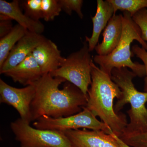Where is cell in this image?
Here are the masks:
<instances>
[{"mask_svg": "<svg viewBox=\"0 0 147 147\" xmlns=\"http://www.w3.org/2000/svg\"><path fill=\"white\" fill-rule=\"evenodd\" d=\"M33 85L36 94L31 105L32 121L43 116L58 118L73 115L87 106L88 96L63 78L45 74Z\"/></svg>", "mask_w": 147, "mask_h": 147, "instance_id": "cell-1", "label": "cell"}, {"mask_svg": "<svg viewBox=\"0 0 147 147\" xmlns=\"http://www.w3.org/2000/svg\"><path fill=\"white\" fill-rule=\"evenodd\" d=\"M91 74L92 83L86 107L119 137L128 124L125 115L117 113L114 109V100L121 98V91L111 76L102 71L94 62L91 64Z\"/></svg>", "mask_w": 147, "mask_h": 147, "instance_id": "cell-2", "label": "cell"}, {"mask_svg": "<svg viewBox=\"0 0 147 147\" xmlns=\"http://www.w3.org/2000/svg\"><path fill=\"white\" fill-rule=\"evenodd\" d=\"M137 76L125 67L114 68L111 73V79L122 92L121 98L114 106L115 111L119 113L128 103L131 107L127 111L129 122L120 137L147 131V92H140L135 88L132 81Z\"/></svg>", "mask_w": 147, "mask_h": 147, "instance_id": "cell-3", "label": "cell"}, {"mask_svg": "<svg viewBox=\"0 0 147 147\" xmlns=\"http://www.w3.org/2000/svg\"><path fill=\"white\" fill-rule=\"evenodd\" d=\"M123 15L122 35L118 45L110 55L105 56L95 55L93 61L99 65L102 71L110 76L114 68L125 67L130 68L137 76L142 78L146 75L145 66L131 61L130 45L133 40H137L142 47L147 51V43L142 38L141 30L132 20L130 13L124 11Z\"/></svg>", "mask_w": 147, "mask_h": 147, "instance_id": "cell-4", "label": "cell"}, {"mask_svg": "<svg viewBox=\"0 0 147 147\" xmlns=\"http://www.w3.org/2000/svg\"><path fill=\"white\" fill-rule=\"evenodd\" d=\"M90 53L88 44L85 40L80 50L64 58L60 67L49 74L53 77L63 78L74 84L88 96L89 87L92 83L91 64L93 62Z\"/></svg>", "mask_w": 147, "mask_h": 147, "instance_id": "cell-5", "label": "cell"}, {"mask_svg": "<svg viewBox=\"0 0 147 147\" xmlns=\"http://www.w3.org/2000/svg\"><path fill=\"white\" fill-rule=\"evenodd\" d=\"M10 128L20 147H71L62 131L36 128L20 118L11 123Z\"/></svg>", "mask_w": 147, "mask_h": 147, "instance_id": "cell-6", "label": "cell"}, {"mask_svg": "<svg viewBox=\"0 0 147 147\" xmlns=\"http://www.w3.org/2000/svg\"><path fill=\"white\" fill-rule=\"evenodd\" d=\"M33 125L39 129L61 131L80 128L102 131L109 134L112 131L108 125L98 120L86 107H83L80 113L65 117L54 118L42 116L34 121Z\"/></svg>", "mask_w": 147, "mask_h": 147, "instance_id": "cell-7", "label": "cell"}, {"mask_svg": "<svg viewBox=\"0 0 147 147\" xmlns=\"http://www.w3.org/2000/svg\"><path fill=\"white\" fill-rule=\"evenodd\" d=\"M35 94L34 85L19 88L0 79V102L13 107L19 113L20 118L29 123L32 121L31 105Z\"/></svg>", "mask_w": 147, "mask_h": 147, "instance_id": "cell-8", "label": "cell"}, {"mask_svg": "<svg viewBox=\"0 0 147 147\" xmlns=\"http://www.w3.org/2000/svg\"><path fill=\"white\" fill-rule=\"evenodd\" d=\"M71 147H120L110 134L83 129L63 131Z\"/></svg>", "mask_w": 147, "mask_h": 147, "instance_id": "cell-9", "label": "cell"}, {"mask_svg": "<svg viewBox=\"0 0 147 147\" xmlns=\"http://www.w3.org/2000/svg\"><path fill=\"white\" fill-rule=\"evenodd\" d=\"M46 39V38L41 34L28 31L11 51L0 67V74H3L18 65Z\"/></svg>", "mask_w": 147, "mask_h": 147, "instance_id": "cell-10", "label": "cell"}, {"mask_svg": "<svg viewBox=\"0 0 147 147\" xmlns=\"http://www.w3.org/2000/svg\"><path fill=\"white\" fill-rule=\"evenodd\" d=\"M32 54L43 75L58 69L64 58L62 57L60 50L55 42L47 38L38 45Z\"/></svg>", "mask_w": 147, "mask_h": 147, "instance_id": "cell-11", "label": "cell"}, {"mask_svg": "<svg viewBox=\"0 0 147 147\" xmlns=\"http://www.w3.org/2000/svg\"><path fill=\"white\" fill-rule=\"evenodd\" d=\"M3 74L10 77L14 82L26 86L33 85L43 75L32 53L18 65Z\"/></svg>", "mask_w": 147, "mask_h": 147, "instance_id": "cell-12", "label": "cell"}, {"mask_svg": "<svg viewBox=\"0 0 147 147\" xmlns=\"http://www.w3.org/2000/svg\"><path fill=\"white\" fill-rule=\"evenodd\" d=\"M123 29V15L114 14L102 34L103 39L96 47L98 55L107 56L115 50L120 41Z\"/></svg>", "mask_w": 147, "mask_h": 147, "instance_id": "cell-13", "label": "cell"}, {"mask_svg": "<svg viewBox=\"0 0 147 147\" xmlns=\"http://www.w3.org/2000/svg\"><path fill=\"white\" fill-rule=\"evenodd\" d=\"M115 13L114 8L109 0H97V9L95 15L92 17L93 30L90 37L86 36V41L88 44L90 52L95 50L98 44L101 32L106 28L108 22Z\"/></svg>", "mask_w": 147, "mask_h": 147, "instance_id": "cell-14", "label": "cell"}, {"mask_svg": "<svg viewBox=\"0 0 147 147\" xmlns=\"http://www.w3.org/2000/svg\"><path fill=\"white\" fill-rule=\"evenodd\" d=\"M18 0L7 2L0 0V13L15 20L29 32L41 34L44 31L45 26L40 21H36L26 16L21 11Z\"/></svg>", "mask_w": 147, "mask_h": 147, "instance_id": "cell-15", "label": "cell"}, {"mask_svg": "<svg viewBox=\"0 0 147 147\" xmlns=\"http://www.w3.org/2000/svg\"><path fill=\"white\" fill-rule=\"evenodd\" d=\"M28 31L17 24L8 34L0 39V67L2 66L12 48Z\"/></svg>", "mask_w": 147, "mask_h": 147, "instance_id": "cell-16", "label": "cell"}, {"mask_svg": "<svg viewBox=\"0 0 147 147\" xmlns=\"http://www.w3.org/2000/svg\"><path fill=\"white\" fill-rule=\"evenodd\" d=\"M113 6L115 13L118 10L129 12L132 17L135 13L147 8V0H109Z\"/></svg>", "mask_w": 147, "mask_h": 147, "instance_id": "cell-17", "label": "cell"}, {"mask_svg": "<svg viewBox=\"0 0 147 147\" xmlns=\"http://www.w3.org/2000/svg\"><path fill=\"white\" fill-rule=\"evenodd\" d=\"M41 9L42 18L46 22L53 21L62 11L58 0H42Z\"/></svg>", "mask_w": 147, "mask_h": 147, "instance_id": "cell-18", "label": "cell"}, {"mask_svg": "<svg viewBox=\"0 0 147 147\" xmlns=\"http://www.w3.org/2000/svg\"><path fill=\"white\" fill-rule=\"evenodd\" d=\"M42 0H26L21 2V6L25 14L36 21H40L42 18Z\"/></svg>", "mask_w": 147, "mask_h": 147, "instance_id": "cell-19", "label": "cell"}, {"mask_svg": "<svg viewBox=\"0 0 147 147\" xmlns=\"http://www.w3.org/2000/svg\"><path fill=\"white\" fill-rule=\"evenodd\" d=\"M62 10L71 16L72 11L76 12L81 19L84 18L82 9L84 1L82 0H58Z\"/></svg>", "mask_w": 147, "mask_h": 147, "instance_id": "cell-20", "label": "cell"}, {"mask_svg": "<svg viewBox=\"0 0 147 147\" xmlns=\"http://www.w3.org/2000/svg\"><path fill=\"white\" fill-rule=\"evenodd\" d=\"M131 147H147V131L119 137Z\"/></svg>", "mask_w": 147, "mask_h": 147, "instance_id": "cell-21", "label": "cell"}, {"mask_svg": "<svg viewBox=\"0 0 147 147\" xmlns=\"http://www.w3.org/2000/svg\"><path fill=\"white\" fill-rule=\"evenodd\" d=\"M132 20L141 30L142 36L145 41H147V9L144 8L135 13Z\"/></svg>", "mask_w": 147, "mask_h": 147, "instance_id": "cell-22", "label": "cell"}, {"mask_svg": "<svg viewBox=\"0 0 147 147\" xmlns=\"http://www.w3.org/2000/svg\"><path fill=\"white\" fill-rule=\"evenodd\" d=\"M131 52L137 57L142 60L144 63L146 69V75L144 79V91L147 92V51L139 45H135L131 47Z\"/></svg>", "mask_w": 147, "mask_h": 147, "instance_id": "cell-23", "label": "cell"}, {"mask_svg": "<svg viewBox=\"0 0 147 147\" xmlns=\"http://www.w3.org/2000/svg\"><path fill=\"white\" fill-rule=\"evenodd\" d=\"M12 20L8 16L0 15V38L5 36L12 30Z\"/></svg>", "mask_w": 147, "mask_h": 147, "instance_id": "cell-24", "label": "cell"}, {"mask_svg": "<svg viewBox=\"0 0 147 147\" xmlns=\"http://www.w3.org/2000/svg\"><path fill=\"white\" fill-rule=\"evenodd\" d=\"M110 134L115 139L117 144H118L119 146L120 147H131L129 146L128 145L125 144L124 142H123L118 137H117V135H116L115 134L113 133V131L110 133Z\"/></svg>", "mask_w": 147, "mask_h": 147, "instance_id": "cell-25", "label": "cell"}]
</instances>
